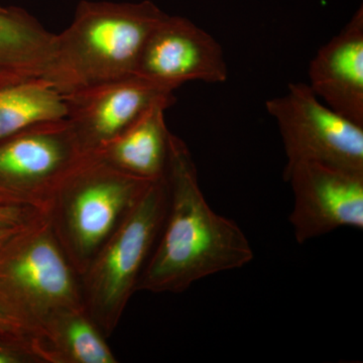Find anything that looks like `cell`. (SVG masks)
Instances as JSON below:
<instances>
[{
  "label": "cell",
  "instance_id": "obj_1",
  "mask_svg": "<svg viewBox=\"0 0 363 363\" xmlns=\"http://www.w3.org/2000/svg\"><path fill=\"white\" fill-rule=\"evenodd\" d=\"M166 179L168 211L138 291L183 293L199 279L252 262L247 235L238 223L209 206L192 154L174 133L169 136Z\"/></svg>",
  "mask_w": 363,
  "mask_h": 363
},
{
  "label": "cell",
  "instance_id": "obj_2",
  "mask_svg": "<svg viewBox=\"0 0 363 363\" xmlns=\"http://www.w3.org/2000/svg\"><path fill=\"white\" fill-rule=\"evenodd\" d=\"M164 14L150 0H83L70 26L56 35L43 81L66 95L135 75L143 47Z\"/></svg>",
  "mask_w": 363,
  "mask_h": 363
},
{
  "label": "cell",
  "instance_id": "obj_3",
  "mask_svg": "<svg viewBox=\"0 0 363 363\" xmlns=\"http://www.w3.org/2000/svg\"><path fill=\"white\" fill-rule=\"evenodd\" d=\"M152 181L128 175L86 156L66 177L45 217L80 277Z\"/></svg>",
  "mask_w": 363,
  "mask_h": 363
},
{
  "label": "cell",
  "instance_id": "obj_4",
  "mask_svg": "<svg viewBox=\"0 0 363 363\" xmlns=\"http://www.w3.org/2000/svg\"><path fill=\"white\" fill-rule=\"evenodd\" d=\"M169 206L166 176L142 198L79 277L83 305L106 337L116 331L162 233Z\"/></svg>",
  "mask_w": 363,
  "mask_h": 363
},
{
  "label": "cell",
  "instance_id": "obj_5",
  "mask_svg": "<svg viewBox=\"0 0 363 363\" xmlns=\"http://www.w3.org/2000/svg\"><path fill=\"white\" fill-rule=\"evenodd\" d=\"M0 306L39 335L57 313L84 307L80 279L47 217L0 247Z\"/></svg>",
  "mask_w": 363,
  "mask_h": 363
},
{
  "label": "cell",
  "instance_id": "obj_6",
  "mask_svg": "<svg viewBox=\"0 0 363 363\" xmlns=\"http://www.w3.org/2000/svg\"><path fill=\"white\" fill-rule=\"evenodd\" d=\"M85 157L66 118L0 138V204L45 215L61 184Z\"/></svg>",
  "mask_w": 363,
  "mask_h": 363
},
{
  "label": "cell",
  "instance_id": "obj_7",
  "mask_svg": "<svg viewBox=\"0 0 363 363\" xmlns=\"http://www.w3.org/2000/svg\"><path fill=\"white\" fill-rule=\"evenodd\" d=\"M266 108L278 124L286 166L313 162L363 173V126L320 101L309 85L292 83Z\"/></svg>",
  "mask_w": 363,
  "mask_h": 363
},
{
  "label": "cell",
  "instance_id": "obj_8",
  "mask_svg": "<svg viewBox=\"0 0 363 363\" xmlns=\"http://www.w3.org/2000/svg\"><path fill=\"white\" fill-rule=\"evenodd\" d=\"M294 206L290 215L300 245L341 227L363 228V173L313 162L285 167Z\"/></svg>",
  "mask_w": 363,
  "mask_h": 363
},
{
  "label": "cell",
  "instance_id": "obj_9",
  "mask_svg": "<svg viewBox=\"0 0 363 363\" xmlns=\"http://www.w3.org/2000/svg\"><path fill=\"white\" fill-rule=\"evenodd\" d=\"M174 92L133 75L63 95L65 118L83 154L90 156L130 128L155 104L175 102Z\"/></svg>",
  "mask_w": 363,
  "mask_h": 363
},
{
  "label": "cell",
  "instance_id": "obj_10",
  "mask_svg": "<svg viewBox=\"0 0 363 363\" xmlns=\"http://www.w3.org/2000/svg\"><path fill=\"white\" fill-rule=\"evenodd\" d=\"M135 75L176 90L189 81L226 82L228 68L221 45L210 33L166 13L150 33Z\"/></svg>",
  "mask_w": 363,
  "mask_h": 363
},
{
  "label": "cell",
  "instance_id": "obj_11",
  "mask_svg": "<svg viewBox=\"0 0 363 363\" xmlns=\"http://www.w3.org/2000/svg\"><path fill=\"white\" fill-rule=\"evenodd\" d=\"M309 87L327 106L363 126V9L310 62Z\"/></svg>",
  "mask_w": 363,
  "mask_h": 363
},
{
  "label": "cell",
  "instance_id": "obj_12",
  "mask_svg": "<svg viewBox=\"0 0 363 363\" xmlns=\"http://www.w3.org/2000/svg\"><path fill=\"white\" fill-rule=\"evenodd\" d=\"M174 104L162 101L155 104L130 128L90 156L143 180L164 178L168 169L172 133L167 126L166 111Z\"/></svg>",
  "mask_w": 363,
  "mask_h": 363
},
{
  "label": "cell",
  "instance_id": "obj_13",
  "mask_svg": "<svg viewBox=\"0 0 363 363\" xmlns=\"http://www.w3.org/2000/svg\"><path fill=\"white\" fill-rule=\"evenodd\" d=\"M56 33L21 7L0 9V87L44 80Z\"/></svg>",
  "mask_w": 363,
  "mask_h": 363
},
{
  "label": "cell",
  "instance_id": "obj_14",
  "mask_svg": "<svg viewBox=\"0 0 363 363\" xmlns=\"http://www.w3.org/2000/svg\"><path fill=\"white\" fill-rule=\"evenodd\" d=\"M35 352L42 363H117L106 335L84 307L50 318L39 331Z\"/></svg>",
  "mask_w": 363,
  "mask_h": 363
},
{
  "label": "cell",
  "instance_id": "obj_15",
  "mask_svg": "<svg viewBox=\"0 0 363 363\" xmlns=\"http://www.w3.org/2000/svg\"><path fill=\"white\" fill-rule=\"evenodd\" d=\"M65 116L63 95L45 81H26L0 87V138Z\"/></svg>",
  "mask_w": 363,
  "mask_h": 363
},
{
  "label": "cell",
  "instance_id": "obj_16",
  "mask_svg": "<svg viewBox=\"0 0 363 363\" xmlns=\"http://www.w3.org/2000/svg\"><path fill=\"white\" fill-rule=\"evenodd\" d=\"M0 335L16 341V342L30 346L35 352L37 335L35 332L20 319L6 311L1 306H0Z\"/></svg>",
  "mask_w": 363,
  "mask_h": 363
},
{
  "label": "cell",
  "instance_id": "obj_17",
  "mask_svg": "<svg viewBox=\"0 0 363 363\" xmlns=\"http://www.w3.org/2000/svg\"><path fill=\"white\" fill-rule=\"evenodd\" d=\"M0 363H42L32 347L0 335Z\"/></svg>",
  "mask_w": 363,
  "mask_h": 363
},
{
  "label": "cell",
  "instance_id": "obj_18",
  "mask_svg": "<svg viewBox=\"0 0 363 363\" xmlns=\"http://www.w3.org/2000/svg\"><path fill=\"white\" fill-rule=\"evenodd\" d=\"M43 217H45V215L32 208L0 204V226L26 225L40 220Z\"/></svg>",
  "mask_w": 363,
  "mask_h": 363
},
{
  "label": "cell",
  "instance_id": "obj_19",
  "mask_svg": "<svg viewBox=\"0 0 363 363\" xmlns=\"http://www.w3.org/2000/svg\"><path fill=\"white\" fill-rule=\"evenodd\" d=\"M26 225H28V224H26ZM25 226L26 225L16 227L0 226V247L4 245L7 240H11L14 234L18 233V231Z\"/></svg>",
  "mask_w": 363,
  "mask_h": 363
},
{
  "label": "cell",
  "instance_id": "obj_20",
  "mask_svg": "<svg viewBox=\"0 0 363 363\" xmlns=\"http://www.w3.org/2000/svg\"><path fill=\"white\" fill-rule=\"evenodd\" d=\"M4 9V6H0V9Z\"/></svg>",
  "mask_w": 363,
  "mask_h": 363
}]
</instances>
